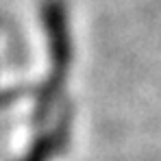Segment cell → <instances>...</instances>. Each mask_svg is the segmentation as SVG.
<instances>
[{
	"label": "cell",
	"instance_id": "obj_1",
	"mask_svg": "<svg viewBox=\"0 0 161 161\" xmlns=\"http://www.w3.org/2000/svg\"><path fill=\"white\" fill-rule=\"evenodd\" d=\"M48 150H50V146H48V137H44V139H39V142L31 148V153H28L22 161H46Z\"/></svg>",
	"mask_w": 161,
	"mask_h": 161
}]
</instances>
